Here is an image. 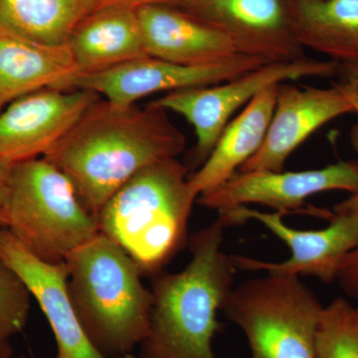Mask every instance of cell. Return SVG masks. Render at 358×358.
<instances>
[{"label": "cell", "instance_id": "2", "mask_svg": "<svg viewBox=\"0 0 358 358\" xmlns=\"http://www.w3.org/2000/svg\"><path fill=\"white\" fill-rule=\"evenodd\" d=\"M225 228L217 218L197 231L185 268L155 275L150 327L136 358H216L212 343L220 326L218 313L238 271L222 249Z\"/></svg>", "mask_w": 358, "mask_h": 358}, {"label": "cell", "instance_id": "11", "mask_svg": "<svg viewBox=\"0 0 358 358\" xmlns=\"http://www.w3.org/2000/svg\"><path fill=\"white\" fill-rule=\"evenodd\" d=\"M182 10L225 34L243 55L268 63L306 57L292 29L289 0H190Z\"/></svg>", "mask_w": 358, "mask_h": 358}, {"label": "cell", "instance_id": "5", "mask_svg": "<svg viewBox=\"0 0 358 358\" xmlns=\"http://www.w3.org/2000/svg\"><path fill=\"white\" fill-rule=\"evenodd\" d=\"M6 228L43 262L61 264L100 233L74 185L44 157L14 164Z\"/></svg>", "mask_w": 358, "mask_h": 358}, {"label": "cell", "instance_id": "21", "mask_svg": "<svg viewBox=\"0 0 358 358\" xmlns=\"http://www.w3.org/2000/svg\"><path fill=\"white\" fill-rule=\"evenodd\" d=\"M315 355L317 358H358V308L338 298L322 308Z\"/></svg>", "mask_w": 358, "mask_h": 358}, {"label": "cell", "instance_id": "24", "mask_svg": "<svg viewBox=\"0 0 358 358\" xmlns=\"http://www.w3.org/2000/svg\"><path fill=\"white\" fill-rule=\"evenodd\" d=\"M13 164L0 160V228H6L7 196Z\"/></svg>", "mask_w": 358, "mask_h": 358}, {"label": "cell", "instance_id": "25", "mask_svg": "<svg viewBox=\"0 0 358 358\" xmlns=\"http://www.w3.org/2000/svg\"><path fill=\"white\" fill-rule=\"evenodd\" d=\"M189 1L190 0H98V7L110 4H124L136 8L145 6H167L182 9Z\"/></svg>", "mask_w": 358, "mask_h": 358}, {"label": "cell", "instance_id": "28", "mask_svg": "<svg viewBox=\"0 0 358 358\" xmlns=\"http://www.w3.org/2000/svg\"><path fill=\"white\" fill-rule=\"evenodd\" d=\"M0 358H27L25 355H18L13 350L9 341H0Z\"/></svg>", "mask_w": 358, "mask_h": 358}, {"label": "cell", "instance_id": "3", "mask_svg": "<svg viewBox=\"0 0 358 358\" xmlns=\"http://www.w3.org/2000/svg\"><path fill=\"white\" fill-rule=\"evenodd\" d=\"M65 263L68 296L90 341L106 357L131 355L147 336L154 301L140 268L102 233Z\"/></svg>", "mask_w": 358, "mask_h": 358}, {"label": "cell", "instance_id": "22", "mask_svg": "<svg viewBox=\"0 0 358 358\" xmlns=\"http://www.w3.org/2000/svg\"><path fill=\"white\" fill-rule=\"evenodd\" d=\"M31 298L24 282L0 259V341H9L23 331Z\"/></svg>", "mask_w": 358, "mask_h": 358}, {"label": "cell", "instance_id": "19", "mask_svg": "<svg viewBox=\"0 0 358 358\" xmlns=\"http://www.w3.org/2000/svg\"><path fill=\"white\" fill-rule=\"evenodd\" d=\"M289 13L303 49L338 64H357L358 0H289Z\"/></svg>", "mask_w": 358, "mask_h": 358}, {"label": "cell", "instance_id": "6", "mask_svg": "<svg viewBox=\"0 0 358 358\" xmlns=\"http://www.w3.org/2000/svg\"><path fill=\"white\" fill-rule=\"evenodd\" d=\"M322 308L298 275L266 273L233 287L222 312L244 334L251 358H317Z\"/></svg>", "mask_w": 358, "mask_h": 358}, {"label": "cell", "instance_id": "27", "mask_svg": "<svg viewBox=\"0 0 358 358\" xmlns=\"http://www.w3.org/2000/svg\"><path fill=\"white\" fill-rule=\"evenodd\" d=\"M338 74L343 77V83L348 85L358 96V63L338 64Z\"/></svg>", "mask_w": 358, "mask_h": 358}, {"label": "cell", "instance_id": "23", "mask_svg": "<svg viewBox=\"0 0 358 358\" xmlns=\"http://www.w3.org/2000/svg\"><path fill=\"white\" fill-rule=\"evenodd\" d=\"M343 84V83H341ZM345 85L346 90H348V95L352 99L353 105L355 107V114L358 115V96L355 92L350 88L348 85ZM353 145L358 150V124L357 128L355 129L352 136ZM334 213L336 214H352V215H358V192L353 193L348 199L339 202L334 208Z\"/></svg>", "mask_w": 358, "mask_h": 358}, {"label": "cell", "instance_id": "29", "mask_svg": "<svg viewBox=\"0 0 358 358\" xmlns=\"http://www.w3.org/2000/svg\"><path fill=\"white\" fill-rule=\"evenodd\" d=\"M345 267H358V247L345 259V263H343L341 268Z\"/></svg>", "mask_w": 358, "mask_h": 358}, {"label": "cell", "instance_id": "26", "mask_svg": "<svg viewBox=\"0 0 358 358\" xmlns=\"http://www.w3.org/2000/svg\"><path fill=\"white\" fill-rule=\"evenodd\" d=\"M338 280L345 292L358 298V267L341 268Z\"/></svg>", "mask_w": 358, "mask_h": 358}, {"label": "cell", "instance_id": "18", "mask_svg": "<svg viewBox=\"0 0 358 358\" xmlns=\"http://www.w3.org/2000/svg\"><path fill=\"white\" fill-rule=\"evenodd\" d=\"M278 87L264 90L230 121L207 159L189 174L188 185L195 196L223 185L260 150L274 113Z\"/></svg>", "mask_w": 358, "mask_h": 358}, {"label": "cell", "instance_id": "7", "mask_svg": "<svg viewBox=\"0 0 358 358\" xmlns=\"http://www.w3.org/2000/svg\"><path fill=\"white\" fill-rule=\"evenodd\" d=\"M338 74V63L306 56L291 62L268 63L223 83L169 92L152 103L176 113L192 124L196 136L192 162L199 167L211 154L233 115L264 90L303 78Z\"/></svg>", "mask_w": 358, "mask_h": 358}, {"label": "cell", "instance_id": "14", "mask_svg": "<svg viewBox=\"0 0 358 358\" xmlns=\"http://www.w3.org/2000/svg\"><path fill=\"white\" fill-rule=\"evenodd\" d=\"M0 259L13 268L38 303L56 343L54 358H112L90 341L68 296L66 263L43 262L6 228H0ZM117 358H136L133 355Z\"/></svg>", "mask_w": 358, "mask_h": 358}, {"label": "cell", "instance_id": "4", "mask_svg": "<svg viewBox=\"0 0 358 358\" xmlns=\"http://www.w3.org/2000/svg\"><path fill=\"white\" fill-rule=\"evenodd\" d=\"M189 167L176 159L145 167L113 195L98 215L100 233L126 251L141 274L157 275L187 242L197 197Z\"/></svg>", "mask_w": 358, "mask_h": 358}, {"label": "cell", "instance_id": "9", "mask_svg": "<svg viewBox=\"0 0 358 358\" xmlns=\"http://www.w3.org/2000/svg\"><path fill=\"white\" fill-rule=\"evenodd\" d=\"M327 192H358V160L303 171H238L223 185L200 194L196 202L218 212L260 204L282 215L313 214L306 200Z\"/></svg>", "mask_w": 358, "mask_h": 358}, {"label": "cell", "instance_id": "15", "mask_svg": "<svg viewBox=\"0 0 358 358\" xmlns=\"http://www.w3.org/2000/svg\"><path fill=\"white\" fill-rule=\"evenodd\" d=\"M148 56L202 67L243 55L225 34L178 7L145 6L138 8Z\"/></svg>", "mask_w": 358, "mask_h": 358}, {"label": "cell", "instance_id": "12", "mask_svg": "<svg viewBox=\"0 0 358 358\" xmlns=\"http://www.w3.org/2000/svg\"><path fill=\"white\" fill-rule=\"evenodd\" d=\"M101 96L87 90L46 88L0 110V160L42 157Z\"/></svg>", "mask_w": 358, "mask_h": 358}, {"label": "cell", "instance_id": "16", "mask_svg": "<svg viewBox=\"0 0 358 358\" xmlns=\"http://www.w3.org/2000/svg\"><path fill=\"white\" fill-rule=\"evenodd\" d=\"M67 46L77 75L96 74L148 56L138 8L124 4L96 7L76 26Z\"/></svg>", "mask_w": 358, "mask_h": 358}, {"label": "cell", "instance_id": "1", "mask_svg": "<svg viewBox=\"0 0 358 358\" xmlns=\"http://www.w3.org/2000/svg\"><path fill=\"white\" fill-rule=\"evenodd\" d=\"M185 134L167 110L117 105L100 98L43 155L70 179L94 216L124 183L155 162L176 159Z\"/></svg>", "mask_w": 358, "mask_h": 358}, {"label": "cell", "instance_id": "20", "mask_svg": "<svg viewBox=\"0 0 358 358\" xmlns=\"http://www.w3.org/2000/svg\"><path fill=\"white\" fill-rule=\"evenodd\" d=\"M98 0H0V28L50 46H66Z\"/></svg>", "mask_w": 358, "mask_h": 358}, {"label": "cell", "instance_id": "10", "mask_svg": "<svg viewBox=\"0 0 358 358\" xmlns=\"http://www.w3.org/2000/svg\"><path fill=\"white\" fill-rule=\"evenodd\" d=\"M268 63L262 58L239 55L220 64L192 67L145 56L96 74L76 75L64 90H87L109 102L131 106L162 92L223 83Z\"/></svg>", "mask_w": 358, "mask_h": 358}, {"label": "cell", "instance_id": "13", "mask_svg": "<svg viewBox=\"0 0 358 358\" xmlns=\"http://www.w3.org/2000/svg\"><path fill=\"white\" fill-rule=\"evenodd\" d=\"M350 113H355V107L343 84L331 88L279 85L265 140L240 173L282 171L291 155L315 131Z\"/></svg>", "mask_w": 358, "mask_h": 358}, {"label": "cell", "instance_id": "8", "mask_svg": "<svg viewBox=\"0 0 358 358\" xmlns=\"http://www.w3.org/2000/svg\"><path fill=\"white\" fill-rule=\"evenodd\" d=\"M281 213L262 212L238 207L218 212L227 227L234 224L256 220L262 223L291 250V256L282 262H266L241 255H232L237 270L264 271L291 275H312L324 282L338 280L348 256L358 247V215L333 214L324 229L299 230L289 227Z\"/></svg>", "mask_w": 358, "mask_h": 358}, {"label": "cell", "instance_id": "17", "mask_svg": "<svg viewBox=\"0 0 358 358\" xmlns=\"http://www.w3.org/2000/svg\"><path fill=\"white\" fill-rule=\"evenodd\" d=\"M77 74L67 45L38 43L0 28V110L39 90H64Z\"/></svg>", "mask_w": 358, "mask_h": 358}]
</instances>
